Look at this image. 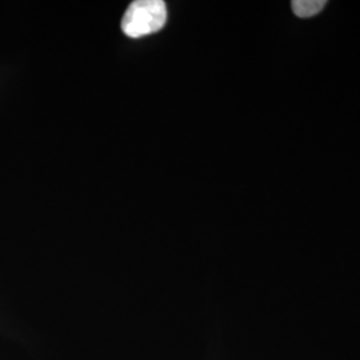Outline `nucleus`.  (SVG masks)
<instances>
[{"mask_svg": "<svg viewBox=\"0 0 360 360\" xmlns=\"http://www.w3.org/2000/svg\"><path fill=\"white\" fill-rule=\"evenodd\" d=\"M327 4L326 0H294L291 3L292 11L297 18H312L322 11Z\"/></svg>", "mask_w": 360, "mask_h": 360, "instance_id": "nucleus-2", "label": "nucleus"}, {"mask_svg": "<svg viewBox=\"0 0 360 360\" xmlns=\"http://www.w3.org/2000/svg\"><path fill=\"white\" fill-rule=\"evenodd\" d=\"M166 22L167 7L163 0H136L122 19V31L129 38H142L160 31Z\"/></svg>", "mask_w": 360, "mask_h": 360, "instance_id": "nucleus-1", "label": "nucleus"}]
</instances>
